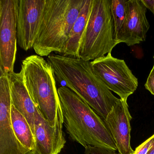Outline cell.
<instances>
[{
	"mask_svg": "<svg viewBox=\"0 0 154 154\" xmlns=\"http://www.w3.org/2000/svg\"><path fill=\"white\" fill-rule=\"evenodd\" d=\"M47 61L55 77L77 94L104 120L120 99L115 97L94 72L90 61L51 54Z\"/></svg>",
	"mask_w": 154,
	"mask_h": 154,
	"instance_id": "cell-1",
	"label": "cell"
},
{
	"mask_svg": "<svg viewBox=\"0 0 154 154\" xmlns=\"http://www.w3.org/2000/svg\"><path fill=\"white\" fill-rule=\"evenodd\" d=\"M69 137L85 148L88 146L118 150L112 135L100 115L65 86L57 89Z\"/></svg>",
	"mask_w": 154,
	"mask_h": 154,
	"instance_id": "cell-2",
	"label": "cell"
},
{
	"mask_svg": "<svg viewBox=\"0 0 154 154\" xmlns=\"http://www.w3.org/2000/svg\"><path fill=\"white\" fill-rule=\"evenodd\" d=\"M84 0H46L33 49L38 55H63L72 27Z\"/></svg>",
	"mask_w": 154,
	"mask_h": 154,
	"instance_id": "cell-3",
	"label": "cell"
},
{
	"mask_svg": "<svg viewBox=\"0 0 154 154\" xmlns=\"http://www.w3.org/2000/svg\"><path fill=\"white\" fill-rule=\"evenodd\" d=\"M20 72L24 85L41 115L54 125L60 101L52 66L42 57L32 55L22 61Z\"/></svg>",
	"mask_w": 154,
	"mask_h": 154,
	"instance_id": "cell-4",
	"label": "cell"
},
{
	"mask_svg": "<svg viewBox=\"0 0 154 154\" xmlns=\"http://www.w3.org/2000/svg\"><path fill=\"white\" fill-rule=\"evenodd\" d=\"M118 44L110 0H92L78 58L94 61L111 53Z\"/></svg>",
	"mask_w": 154,
	"mask_h": 154,
	"instance_id": "cell-5",
	"label": "cell"
},
{
	"mask_svg": "<svg viewBox=\"0 0 154 154\" xmlns=\"http://www.w3.org/2000/svg\"><path fill=\"white\" fill-rule=\"evenodd\" d=\"M96 76L120 99L127 100L137 90L138 82L125 61L113 57L111 53L91 62Z\"/></svg>",
	"mask_w": 154,
	"mask_h": 154,
	"instance_id": "cell-6",
	"label": "cell"
},
{
	"mask_svg": "<svg viewBox=\"0 0 154 154\" xmlns=\"http://www.w3.org/2000/svg\"><path fill=\"white\" fill-rule=\"evenodd\" d=\"M17 0H0V71L14 72L17 52Z\"/></svg>",
	"mask_w": 154,
	"mask_h": 154,
	"instance_id": "cell-7",
	"label": "cell"
},
{
	"mask_svg": "<svg viewBox=\"0 0 154 154\" xmlns=\"http://www.w3.org/2000/svg\"><path fill=\"white\" fill-rule=\"evenodd\" d=\"M46 0H17V38L20 48H33L43 17Z\"/></svg>",
	"mask_w": 154,
	"mask_h": 154,
	"instance_id": "cell-8",
	"label": "cell"
},
{
	"mask_svg": "<svg viewBox=\"0 0 154 154\" xmlns=\"http://www.w3.org/2000/svg\"><path fill=\"white\" fill-rule=\"evenodd\" d=\"M63 124L61 104L58 106L54 125L46 120L37 109L35 116V148L32 154H59L66 143Z\"/></svg>",
	"mask_w": 154,
	"mask_h": 154,
	"instance_id": "cell-9",
	"label": "cell"
},
{
	"mask_svg": "<svg viewBox=\"0 0 154 154\" xmlns=\"http://www.w3.org/2000/svg\"><path fill=\"white\" fill-rule=\"evenodd\" d=\"M11 105L8 74L0 71V154H31L16 138L11 123Z\"/></svg>",
	"mask_w": 154,
	"mask_h": 154,
	"instance_id": "cell-10",
	"label": "cell"
},
{
	"mask_svg": "<svg viewBox=\"0 0 154 154\" xmlns=\"http://www.w3.org/2000/svg\"><path fill=\"white\" fill-rule=\"evenodd\" d=\"M147 9L141 0H129L128 15L116 36L119 44L131 46L146 40L149 28Z\"/></svg>",
	"mask_w": 154,
	"mask_h": 154,
	"instance_id": "cell-11",
	"label": "cell"
},
{
	"mask_svg": "<svg viewBox=\"0 0 154 154\" xmlns=\"http://www.w3.org/2000/svg\"><path fill=\"white\" fill-rule=\"evenodd\" d=\"M131 119L127 100L120 99L104 120L121 154H134L131 145Z\"/></svg>",
	"mask_w": 154,
	"mask_h": 154,
	"instance_id": "cell-12",
	"label": "cell"
},
{
	"mask_svg": "<svg viewBox=\"0 0 154 154\" xmlns=\"http://www.w3.org/2000/svg\"><path fill=\"white\" fill-rule=\"evenodd\" d=\"M8 75L12 104L26 118L34 134L35 116L38 108L24 85L21 72H13Z\"/></svg>",
	"mask_w": 154,
	"mask_h": 154,
	"instance_id": "cell-13",
	"label": "cell"
},
{
	"mask_svg": "<svg viewBox=\"0 0 154 154\" xmlns=\"http://www.w3.org/2000/svg\"><path fill=\"white\" fill-rule=\"evenodd\" d=\"M92 2V0H84L80 13L71 29L63 55L78 58L82 38L91 13Z\"/></svg>",
	"mask_w": 154,
	"mask_h": 154,
	"instance_id": "cell-14",
	"label": "cell"
},
{
	"mask_svg": "<svg viewBox=\"0 0 154 154\" xmlns=\"http://www.w3.org/2000/svg\"><path fill=\"white\" fill-rule=\"evenodd\" d=\"M11 116L12 128L17 140L27 152L32 154L35 148V138L29 123L12 104Z\"/></svg>",
	"mask_w": 154,
	"mask_h": 154,
	"instance_id": "cell-15",
	"label": "cell"
},
{
	"mask_svg": "<svg viewBox=\"0 0 154 154\" xmlns=\"http://www.w3.org/2000/svg\"><path fill=\"white\" fill-rule=\"evenodd\" d=\"M128 1L110 0L111 9L115 25L116 36L128 15Z\"/></svg>",
	"mask_w": 154,
	"mask_h": 154,
	"instance_id": "cell-16",
	"label": "cell"
},
{
	"mask_svg": "<svg viewBox=\"0 0 154 154\" xmlns=\"http://www.w3.org/2000/svg\"><path fill=\"white\" fill-rule=\"evenodd\" d=\"M85 154H121L119 152L100 147L88 146L85 148Z\"/></svg>",
	"mask_w": 154,
	"mask_h": 154,
	"instance_id": "cell-17",
	"label": "cell"
},
{
	"mask_svg": "<svg viewBox=\"0 0 154 154\" xmlns=\"http://www.w3.org/2000/svg\"><path fill=\"white\" fill-rule=\"evenodd\" d=\"M154 140V134L134 150V154H146L151 147Z\"/></svg>",
	"mask_w": 154,
	"mask_h": 154,
	"instance_id": "cell-18",
	"label": "cell"
},
{
	"mask_svg": "<svg viewBox=\"0 0 154 154\" xmlns=\"http://www.w3.org/2000/svg\"><path fill=\"white\" fill-rule=\"evenodd\" d=\"M145 87L151 94L154 95V66L147 79Z\"/></svg>",
	"mask_w": 154,
	"mask_h": 154,
	"instance_id": "cell-19",
	"label": "cell"
},
{
	"mask_svg": "<svg viewBox=\"0 0 154 154\" xmlns=\"http://www.w3.org/2000/svg\"><path fill=\"white\" fill-rule=\"evenodd\" d=\"M147 8L149 9L154 15V0H141Z\"/></svg>",
	"mask_w": 154,
	"mask_h": 154,
	"instance_id": "cell-20",
	"label": "cell"
},
{
	"mask_svg": "<svg viewBox=\"0 0 154 154\" xmlns=\"http://www.w3.org/2000/svg\"><path fill=\"white\" fill-rule=\"evenodd\" d=\"M146 154H154V140L153 141V143H152L151 147L150 148L148 152H147Z\"/></svg>",
	"mask_w": 154,
	"mask_h": 154,
	"instance_id": "cell-21",
	"label": "cell"
},
{
	"mask_svg": "<svg viewBox=\"0 0 154 154\" xmlns=\"http://www.w3.org/2000/svg\"></svg>",
	"mask_w": 154,
	"mask_h": 154,
	"instance_id": "cell-22",
	"label": "cell"
}]
</instances>
